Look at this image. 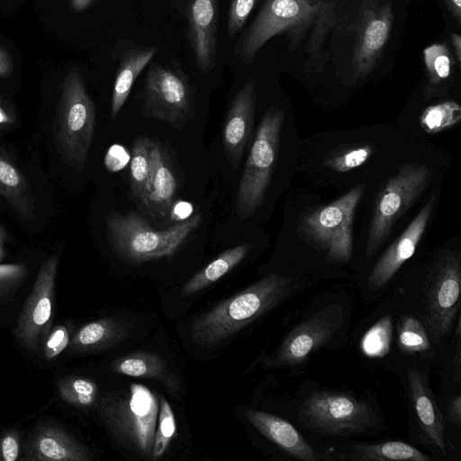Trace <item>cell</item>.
I'll use <instances>...</instances> for the list:
<instances>
[{
    "instance_id": "obj_1",
    "label": "cell",
    "mask_w": 461,
    "mask_h": 461,
    "mask_svg": "<svg viewBox=\"0 0 461 461\" xmlns=\"http://www.w3.org/2000/svg\"><path fill=\"white\" fill-rule=\"evenodd\" d=\"M296 288L294 279L270 273L197 317L192 340L203 347L215 345L286 299Z\"/></svg>"
},
{
    "instance_id": "obj_2",
    "label": "cell",
    "mask_w": 461,
    "mask_h": 461,
    "mask_svg": "<svg viewBox=\"0 0 461 461\" xmlns=\"http://www.w3.org/2000/svg\"><path fill=\"white\" fill-rule=\"evenodd\" d=\"M196 213L165 230L149 225L136 212L111 211L105 218L106 236L113 251L122 260L142 263L174 255L199 226Z\"/></svg>"
},
{
    "instance_id": "obj_3",
    "label": "cell",
    "mask_w": 461,
    "mask_h": 461,
    "mask_svg": "<svg viewBox=\"0 0 461 461\" xmlns=\"http://www.w3.org/2000/svg\"><path fill=\"white\" fill-rule=\"evenodd\" d=\"M95 126V106L80 70L69 69L64 78L53 122V137L61 159L81 172L87 161Z\"/></svg>"
},
{
    "instance_id": "obj_4",
    "label": "cell",
    "mask_w": 461,
    "mask_h": 461,
    "mask_svg": "<svg viewBox=\"0 0 461 461\" xmlns=\"http://www.w3.org/2000/svg\"><path fill=\"white\" fill-rule=\"evenodd\" d=\"M158 405V396L149 387L131 384L126 390L104 395L98 412L120 443L151 459Z\"/></svg>"
},
{
    "instance_id": "obj_5",
    "label": "cell",
    "mask_w": 461,
    "mask_h": 461,
    "mask_svg": "<svg viewBox=\"0 0 461 461\" xmlns=\"http://www.w3.org/2000/svg\"><path fill=\"white\" fill-rule=\"evenodd\" d=\"M363 193L362 186H355L334 202L311 209L299 221L302 238L332 263H346L352 257L354 215Z\"/></svg>"
},
{
    "instance_id": "obj_6",
    "label": "cell",
    "mask_w": 461,
    "mask_h": 461,
    "mask_svg": "<svg viewBox=\"0 0 461 461\" xmlns=\"http://www.w3.org/2000/svg\"><path fill=\"white\" fill-rule=\"evenodd\" d=\"M297 415L307 429L330 436L366 434L381 428L366 402L341 392L312 393L298 407Z\"/></svg>"
},
{
    "instance_id": "obj_7",
    "label": "cell",
    "mask_w": 461,
    "mask_h": 461,
    "mask_svg": "<svg viewBox=\"0 0 461 461\" xmlns=\"http://www.w3.org/2000/svg\"><path fill=\"white\" fill-rule=\"evenodd\" d=\"M284 121V113L271 107L258 127L237 193L236 212L241 220L252 216L265 199L278 155Z\"/></svg>"
},
{
    "instance_id": "obj_8",
    "label": "cell",
    "mask_w": 461,
    "mask_h": 461,
    "mask_svg": "<svg viewBox=\"0 0 461 461\" xmlns=\"http://www.w3.org/2000/svg\"><path fill=\"white\" fill-rule=\"evenodd\" d=\"M430 179L431 172L428 167L407 163L384 183L372 212L366 246L367 258L384 244L394 223L421 195Z\"/></svg>"
},
{
    "instance_id": "obj_9",
    "label": "cell",
    "mask_w": 461,
    "mask_h": 461,
    "mask_svg": "<svg viewBox=\"0 0 461 461\" xmlns=\"http://www.w3.org/2000/svg\"><path fill=\"white\" fill-rule=\"evenodd\" d=\"M460 284L459 253L442 251L429 268L424 285L423 319L428 334L436 343L450 333L457 316Z\"/></svg>"
},
{
    "instance_id": "obj_10",
    "label": "cell",
    "mask_w": 461,
    "mask_h": 461,
    "mask_svg": "<svg viewBox=\"0 0 461 461\" xmlns=\"http://www.w3.org/2000/svg\"><path fill=\"white\" fill-rule=\"evenodd\" d=\"M313 21L314 12L306 0H267L239 39L236 55L249 64L267 41L282 32H288L292 45L296 46Z\"/></svg>"
},
{
    "instance_id": "obj_11",
    "label": "cell",
    "mask_w": 461,
    "mask_h": 461,
    "mask_svg": "<svg viewBox=\"0 0 461 461\" xmlns=\"http://www.w3.org/2000/svg\"><path fill=\"white\" fill-rule=\"evenodd\" d=\"M141 112L180 129L194 114V94L185 73L176 67L152 64L141 93Z\"/></svg>"
},
{
    "instance_id": "obj_12",
    "label": "cell",
    "mask_w": 461,
    "mask_h": 461,
    "mask_svg": "<svg viewBox=\"0 0 461 461\" xmlns=\"http://www.w3.org/2000/svg\"><path fill=\"white\" fill-rule=\"evenodd\" d=\"M344 308L330 304L295 326L277 349L265 359V366L281 368L303 364L328 342L345 321Z\"/></svg>"
},
{
    "instance_id": "obj_13",
    "label": "cell",
    "mask_w": 461,
    "mask_h": 461,
    "mask_svg": "<svg viewBox=\"0 0 461 461\" xmlns=\"http://www.w3.org/2000/svg\"><path fill=\"white\" fill-rule=\"evenodd\" d=\"M58 266L57 255L42 263L17 320L15 338L23 347L33 352L39 349L50 328Z\"/></svg>"
},
{
    "instance_id": "obj_14",
    "label": "cell",
    "mask_w": 461,
    "mask_h": 461,
    "mask_svg": "<svg viewBox=\"0 0 461 461\" xmlns=\"http://www.w3.org/2000/svg\"><path fill=\"white\" fill-rule=\"evenodd\" d=\"M393 18L389 1H363L353 54V67L357 76L364 77L374 68L388 40Z\"/></svg>"
},
{
    "instance_id": "obj_15",
    "label": "cell",
    "mask_w": 461,
    "mask_h": 461,
    "mask_svg": "<svg viewBox=\"0 0 461 461\" xmlns=\"http://www.w3.org/2000/svg\"><path fill=\"white\" fill-rule=\"evenodd\" d=\"M433 206L434 198L431 197L376 261L367 280L370 289L379 290L384 287L400 267L413 256L427 229Z\"/></svg>"
},
{
    "instance_id": "obj_16",
    "label": "cell",
    "mask_w": 461,
    "mask_h": 461,
    "mask_svg": "<svg viewBox=\"0 0 461 461\" xmlns=\"http://www.w3.org/2000/svg\"><path fill=\"white\" fill-rule=\"evenodd\" d=\"M220 0L187 1V35L195 63L209 73L215 65Z\"/></svg>"
},
{
    "instance_id": "obj_17",
    "label": "cell",
    "mask_w": 461,
    "mask_h": 461,
    "mask_svg": "<svg viewBox=\"0 0 461 461\" xmlns=\"http://www.w3.org/2000/svg\"><path fill=\"white\" fill-rule=\"evenodd\" d=\"M255 104L256 81L249 77L231 101L223 127V148L234 170L251 140Z\"/></svg>"
},
{
    "instance_id": "obj_18",
    "label": "cell",
    "mask_w": 461,
    "mask_h": 461,
    "mask_svg": "<svg viewBox=\"0 0 461 461\" xmlns=\"http://www.w3.org/2000/svg\"><path fill=\"white\" fill-rule=\"evenodd\" d=\"M30 461H88L89 450L60 427H38L24 445V458Z\"/></svg>"
},
{
    "instance_id": "obj_19",
    "label": "cell",
    "mask_w": 461,
    "mask_h": 461,
    "mask_svg": "<svg viewBox=\"0 0 461 461\" xmlns=\"http://www.w3.org/2000/svg\"><path fill=\"white\" fill-rule=\"evenodd\" d=\"M407 377L410 398L419 426L427 441L441 455H446L444 418L426 377L415 367L408 369Z\"/></svg>"
},
{
    "instance_id": "obj_20",
    "label": "cell",
    "mask_w": 461,
    "mask_h": 461,
    "mask_svg": "<svg viewBox=\"0 0 461 461\" xmlns=\"http://www.w3.org/2000/svg\"><path fill=\"white\" fill-rule=\"evenodd\" d=\"M246 419L267 438L293 457L303 461H319L321 454L285 420L260 411L248 410Z\"/></svg>"
},
{
    "instance_id": "obj_21",
    "label": "cell",
    "mask_w": 461,
    "mask_h": 461,
    "mask_svg": "<svg viewBox=\"0 0 461 461\" xmlns=\"http://www.w3.org/2000/svg\"><path fill=\"white\" fill-rule=\"evenodd\" d=\"M150 177L146 208L153 216L167 217L170 213L176 190V181L158 142L151 140Z\"/></svg>"
},
{
    "instance_id": "obj_22",
    "label": "cell",
    "mask_w": 461,
    "mask_h": 461,
    "mask_svg": "<svg viewBox=\"0 0 461 461\" xmlns=\"http://www.w3.org/2000/svg\"><path fill=\"white\" fill-rule=\"evenodd\" d=\"M155 47H137L129 50L122 58L113 84L111 98V117L114 119L120 113L131 93L139 75L149 64L157 53Z\"/></svg>"
},
{
    "instance_id": "obj_23",
    "label": "cell",
    "mask_w": 461,
    "mask_h": 461,
    "mask_svg": "<svg viewBox=\"0 0 461 461\" xmlns=\"http://www.w3.org/2000/svg\"><path fill=\"white\" fill-rule=\"evenodd\" d=\"M127 325L116 318H103L80 328L70 341L75 352H91L114 346L124 340Z\"/></svg>"
},
{
    "instance_id": "obj_24",
    "label": "cell",
    "mask_w": 461,
    "mask_h": 461,
    "mask_svg": "<svg viewBox=\"0 0 461 461\" xmlns=\"http://www.w3.org/2000/svg\"><path fill=\"white\" fill-rule=\"evenodd\" d=\"M111 368L128 376L157 379L171 391L178 389L176 378L163 359L152 352L139 351L121 357L111 363Z\"/></svg>"
},
{
    "instance_id": "obj_25",
    "label": "cell",
    "mask_w": 461,
    "mask_h": 461,
    "mask_svg": "<svg viewBox=\"0 0 461 461\" xmlns=\"http://www.w3.org/2000/svg\"><path fill=\"white\" fill-rule=\"evenodd\" d=\"M0 195L22 218L34 219V201L27 180L12 162L1 155Z\"/></svg>"
},
{
    "instance_id": "obj_26",
    "label": "cell",
    "mask_w": 461,
    "mask_h": 461,
    "mask_svg": "<svg viewBox=\"0 0 461 461\" xmlns=\"http://www.w3.org/2000/svg\"><path fill=\"white\" fill-rule=\"evenodd\" d=\"M342 459L357 461H429L430 457L402 441L355 444Z\"/></svg>"
},
{
    "instance_id": "obj_27",
    "label": "cell",
    "mask_w": 461,
    "mask_h": 461,
    "mask_svg": "<svg viewBox=\"0 0 461 461\" xmlns=\"http://www.w3.org/2000/svg\"><path fill=\"white\" fill-rule=\"evenodd\" d=\"M250 249V244L243 243L221 252L204 268L188 280L182 288V295H192L218 281L239 265Z\"/></svg>"
},
{
    "instance_id": "obj_28",
    "label": "cell",
    "mask_w": 461,
    "mask_h": 461,
    "mask_svg": "<svg viewBox=\"0 0 461 461\" xmlns=\"http://www.w3.org/2000/svg\"><path fill=\"white\" fill-rule=\"evenodd\" d=\"M150 144L151 140L147 136H139L134 140L130 167L131 192L145 207L150 177Z\"/></svg>"
},
{
    "instance_id": "obj_29",
    "label": "cell",
    "mask_w": 461,
    "mask_h": 461,
    "mask_svg": "<svg viewBox=\"0 0 461 461\" xmlns=\"http://www.w3.org/2000/svg\"><path fill=\"white\" fill-rule=\"evenodd\" d=\"M423 56L429 77L426 95H438L442 89L447 88V82L451 76V54L445 44L436 43L427 47Z\"/></svg>"
},
{
    "instance_id": "obj_30",
    "label": "cell",
    "mask_w": 461,
    "mask_h": 461,
    "mask_svg": "<svg viewBox=\"0 0 461 461\" xmlns=\"http://www.w3.org/2000/svg\"><path fill=\"white\" fill-rule=\"evenodd\" d=\"M314 12V21L307 52L311 61L319 59L329 32L335 27L337 20V0H306Z\"/></svg>"
},
{
    "instance_id": "obj_31",
    "label": "cell",
    "mask_w": 461,
    "mask_h": 461,
    "mask_svg": "<svg viewBox=\"0 0 461 461\" xmlns=\"http://www.w3.org/2000/svg\"><path fill=\"white\" fill-rule=\"evenodd\" d=\"M59 397L67 403L86 408L92 406L97 398L96 384L86 377L67 376L57 383Z\"/></svg>"
},
{
    "instance_id": "obj_32",
    "label": "cell",
    "mask_w": 461,
    "mask_h": 461,
    "mask_svg": "<svg viewBox=\"0 0 461 461\" xmlns=\"http://www.w3.org/2000/svg\"><path fill=\"white\" fill-rule=\"evenodd\" d=\"M461 120V106L455 101H445L425 108L420 124L428 134H435L457 124Z\"/></svg>"
},
{
    "instance_id": "obj_33",
    "label": "cell",
    "mask_w": 461,
    "mask_h": 461,
    "mask_svg": "<svg viewBox=\"0 0 461 461\" xmlns=\"http://www.w3.org/2000/svg\"><path fill=\"white\" fill-rule=\"evenodd\" d=\"M398 345L406 354L424 352L430 348L429 334L422 322L411 315L400 319L398 323Z\"/></svg>"
},
{
    "instance_id": "obj_34",
    "label": "cell",
    "mask_w": 461,
    "mask_h": 461,
    "mask_svg": "<svg viewBox=\"0 0 461 461\" xmlns=\"http://www.w3.org/2000/svg\"><path fill=\"white\" fill-rule=\"evenodd\" d=\"M393 334L392 318L385 315L378 320L363 336L361 349L371 357H383L390 350Z\"/></svg>"
},
{
    "instance_id": "obj_35",
    "label": "cell",
    "mask_w": 461,
    "mask_h": 461,
    "mask_svg": "<svg viewBox=\"0 0 461 461\" xmlns=\"http://www.w3.org/2000/svg\"><path fill=\"white\" fill-rule=\"evenodd\" d=\"M158 413L157 429L155 430L151 459L162 457L176 435V424L173 410L168 402L158 395Z\"/></svg>"
},
{
    "instance_id": "obj_36",
    "label": "cell",
    "mask_w": 461,
    "mask_h": 461,
    "mask_svg": "<svg viewBox=\"0 0 461 461\" xmlns=\"http://www.w3.org/2000/svg\"><path fill=\"white\" fill-rule=\"evenodd\" d=\"M374 151L371 145L353 146L329 156L323 164L336 172L345 173L365 164Z\"/></svg>"
},
{
    "instance_id": "obj_37",
    "label": "cell",
    "mask_w": 461,
    "mask_h": 461,
    "mask_svg": "<svg viewBox=\"0 0 461 461\" xmlns=\"http://www.w3.org/2000/svg\"><path fill=\"white\" fill-rule=\"evenodd\" d=\"M26 275L22 264H0V303L16 288Z\"/></svg>"
},
{
    "instance_id": "obj_38",
    "label": "cell",
    "mask_w": 461,
    "mask_h": 461,
    "mask_svg": "<svg viewBox=\"0 0 461 461\" xmlns=\"http://www.w3.org/2000/svg\"><path fill=\"white\" fill-rule=\"evenodd\" d=\"M255 3L256 0H230L227 20V32L230 38L242 29Z\"/></svg>"
},
{
    "instance_id": "obj_39",
    "label": "cell",
    "mask_w": 461,
    "mask_h": 461,
    "mask_svg": "<svg viewBox=\"0 0 461 461\" xmlns=\"http://www.w3.org/2000/svg\"><path fill=\"white\" fill-rule=\"evenodd\" d=\"M43 354L47 359L57 357L69 344L68 331L64 326H57L42 340Z\"/></svg>"
},
{
    "instance_id": "obj_40",
    "label": "cell",
    "mask_w": 461,
    "mask_h": 461,
    "mask_svg": "<svg viewBox=\"0 0 461 461\" xmlns=\"http://www.w3.org/2000/svg\"><path fill=\"white\" fill-rule=\"evenodd\" d=\"M20 433L11 429L0 437V461H16L21 453Z\"/></svg>"
},
{
    "instance_id": "obj_41",
    "label": "cell",
    "mask_w": 461,
    "mask_h": 461,
    "mask_svg": "<svg viewBox=\"0 0 461 461\" xmlns=\"http://www.w3.org/2000/svg\"><path fill=\"white\" fill-rule=\"evenodd\" d=\"M129 158L130 156L122 146L113 145L106 153L104 163L110 171H118L124 167Z\"/></svg>"
},
{
    "instance_id": "obj_42",
    "label": "cell",
    "mask_w": 461,
    "mask_h": 461,
    "mask_svg": "<svg viewBox=\"0 0 461 461\" xmlns=\"http://www.w3.org/2000/svg\"><path fill=\"white\" fill-rule=\"evenodd\" d=\"M456 317H457L456 328V353L454 356L453 373H454L455 382L459 383L460 378H461V323H460V316L457 315Z\"/></svg>"
},
{
    "instance_id": "obj_43",
    "label": "cell",
    "mask_w": 461,
    "mask_h": 461,
    "mask_svg": "<svg viewBox=\"0 0 461 461\" xmlns=\"http://www.w3.org/2000/svg\"><path fill=\"white\" fill-rule=\"evenodd\" d=\"M193 212V205L185 201H177L176 203H173L169 217L171 220H175L177 221H184L189 218Z\"/></svg>"
},
{
    "instance_id": "obj_44",
    "label": "cell",
    "mask_w": 461,
    "mask_h": 461,
    "mask_svg": "<svg viewBox=\"0 0 461 461\" xmlns=\"http://www.w3.org/2000/svg\"><path fill=\"white\" fill-rule=\"evenodd\" d=\"M449 421L460 427L461 425V396L458 394L451 399L447 408Z\"/></svg>"
},
{
    "instance_id": "obj_45",
    "label": "cell",
    "mask_w": 461,
    "mask_h": 461,
    "mask_svg": "<svg viewBox=\"0 0 461 461\" xmlns=\"http://www.w3.org/2000/svg\"><path fill=\"white\" fill-rule=\"evenodd\" d=\"M13 70V61L9 52L0 45V77L9 76Z\"/></svg>"
},
{
    "instance_id": "obj_46",
    "label": "cell",
    "mask_w": 461,
    "mask_h": 461,
    "mask_svg": "<svg viewBox=\"0 0 461 461\" xmlns=\"http://www.w3.org/2000/svg\"><path fill=\"white\" fill-rule=\"evenodd\" d=\"M456 21L461 22V0H444Z\"/></svg>"
},
{
    "instance_id": "obj_47",
    "label": "cell",
    "mask_w": 461,
    "mask_h": 461,
    "mask_svg": "<svg viewBox=\"0 0 461 461\" xmlns=\"http://www.w3.org/2000/svg\"><path fill=\"white\" fill-rule=\"evenodd\" d=\"M451 41L454 47L456 60L459 64L461 61V36L458 33H452Z\"/></svg>"
},
{
    "instance_id": "obj_48",
    "label": "cell",
    "mask_w": 461,
    "mask_h": 461,
    "mask_svg": "<svg viewBox=\"0 0 461 461\" xmlns=\"http://www.w3.org/2000/svg\"><path fill=\"white\" fill-rule=\"evenodd\" d=\"M95 0H69L73 11L79 13L86 9Z\"/></svg>"
},
{
    "instance_id": "obj_49",
    "label": "cell",
    "mask_w": 461,
    "mask_h": 461,
    "mask_svg": "<svg viewBox=\"0 0 461 461\" xmlns=\"http://www.w3.org/2000/svg\"><path fill=\"white\" fill-rule=\"evenodd\" d=\"M5 231L3 227L0 225V260L4 255V244L5 241Z\"/></svg>"
},
{
    "instance_id": "obj_50",
    "label": "cell",
    "mask_w": 461,
    "mask_h": 461,
    "mask_svg": "<svg viewBox=\"0 0 461 461\" xmlns=\"http://www.w3.org/2000/svg\"><path fill=\"white\" fill-rule=\"evenodd\" d=\"M11 121L7 113L0 107V123H6Z\"/></svg>"
}]
</instances>
